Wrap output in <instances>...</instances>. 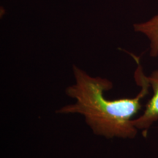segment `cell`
I'll list each match as a JSON object with an SVG mask.
<instances>
[{"instance_id": "6da1fadb", "label": "cell", "mask_w": 158, "mask_h": 158, "mask_svg": "<svg viewBox=\"0 0 158 158\" xmlns=\"http://www.w3.org/2000/svg\"><path fill=\"white\" fill-rule=\"evenodd\" d=\"M135 58L138 67L135 72L136 84L141 92L133 98L108 100L104 92L113 88V83L106 78L89 76L76 65L73 66L74 84L65 89L67 96L76 100L56 110L57 114H79L97 135L106 138H133L138 129L132 124L133 117L141 108V100L149 94V82Z\"/></svg>"}, {"instance_id": "7a4b0ae2", "label": "cell", "mask_w": 158, "mask_h": 158, "mask_svg": "<svg viewBox=\"0 0 158 158\" xmlns=\"http://www.w3.org/2000/svg\"><path fill=\"white\" fill-rule=\"evenodd\" d=\"M153 91V94L146 106L143 114L138 118L132 120V124L138 130L147 131L154 122L158 120V70L154 71L147 77Z\"/></svg>"}, {"instance_id": "3957f363", "label": "cell", "mask_w": 158, "mask_h": 158, "mask_svg": "<svg viewBox=\"0 0 158 158\" xmlns=\"http://www.w3.org/2000/svg\"><path fill=\"white\" fill-rule=\"evenodd\" d=\"M136 31L143 33L150 40V55L158 56V15L146 23L134 25Z\"/></svg>"}]
</instances>
